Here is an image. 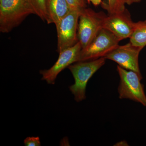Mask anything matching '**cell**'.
Returning a JSON list of instances; mask_svg holds the SVG:
<instances>
[{"label":"cell","mask_w":146,"mask_h":146,"mask_svg":"<svg viewBox=\"0 0 146 146\" xmlns=\"http://www.w3.org/2000/svg\"><path fill=\"white\" fill-rule=\"evenodd\" d=\"M116 146H128V144L126 141H123L117 143L115 145Z\"/></svg>","instance_id":"cell-18"},{"label":"cell","mask_w":146,"mask_h":146,"mask_svg":"<svg viewBox=\"0 0 146 146\" xmlns=\"http://www.w3.org/2000/svg\"><path fill=\"white\" fill-rule=\"evenodd\" d=\"M130 42L136 46L143 48L146 46V20L135 23Z\"/></svg>","instance_id":"cell-11"},{"label":"cell","mask_w":146,"mask_h":146,"mask_svg":"<svg viewBox=\"0 0 146 146\" xmlns=\"http://www.w3.org/2000/svg\"><path fill=\"white\" fill-rule=\"evenodd\" d=\"M32 14L35 13L31 0H0V31L10 32Z\"/></svg>","instance_id":"cell-1"},{"label":"cell","mask_w":146,"mask_h":146,"mask_svg":"<svg viewBox=\"0 0 146 146\" xmlns=\"http://www.w3.org/2000/svg\"><path fill=\"white\" fill-rule=\"evenodd\" d=\"M134 26L135 23L126 10L106 16L103 24V28L111 32L121 41L130 37Z\"/></svg>","instance_id":"cell-9"},{"label":"cell","mask_w":146,"mask_h":146,"mask_svg":"<svg viewBox=\"0 0 146 146\" xmlns=\"http://www.w3.org/2000/svg\"><path fill=\"white\" fill-rule=\"evenodd\" d=\"M104 14L89 8H84L80 13L78 37L82 48H84L93 41L103 28Z\"/></svg>","instance_id":"cell-4"},{"label":"cell","mask_w":146,"mask_h":146,"mask_svg":"<svg viewBox=\"0 0 146 146\" xmlns=\"http://www.w3.org/2000/svg\"><path fill=\"white\" fill-rule=\"evenodd\" d=\"M24 144L26 146H40L41 145L39 137H27L24 140Z\"/></svg>","instance_id":"cell-15"},{"label":"cell","mask_w":146,"mask_h":146,"mask_svg":"<svg viewBox=\"0 0 146 146\" xmlns=\"http://www.w3.org/2000/svg\"><path fill=\"white\" fill-rule=\"evenodd\" d=\"M82 49L81 45L78 42L73 46L59 53L58 59L51 68L40 71L42 80H45L49 84H54L58 75L61 71L73 63L78 62Z\"/></svg>","instance_id":"cell-7"},{"label":"cell","mask_w":146,"mask_h":146,"mask_svg":"<svg viewBox=\"0 0 146 146\" xmlns=\"http://www.w3.org/2000/svg\"><path fill=\"white\" fill-rule=\"evenodd\" d=\"M35 15L44 21H46V3L47 0H31Z\"/></svg>","instance_id":"cell-12"},{"label":"cell","mask_w":146,"mask_h":146,"mask_svg":"<svg viewBox=\"0 0 146 146\" xmlns=\"http://www.w3.org/2000/svg\"><path fill=\"white\" fill-rule=\"evenodd\" d=\"M120 41L121 40L111 32L102 29L93 41L81 50L78 62L104 57L119 46Z\"/></svg>","instance_id":"cell-5"},{"label":"cell","mask_w":146,"mask_h":146,"mask_svg":"<svg viewBox=\"0 0 146 146\" xmlns=\"http://www.w3.org/2000/svg\"><path fill=\"white\" fill-rule=\"evenodd\" d=\"M81 10L72 9L70 13L56 24L57 35V51L59 53L73 46L78 42L77 32Z\"/></svg>","instance_id":"cell-6"},{"label":"cell","mask_w":146,"mask_h":146,"mask_svg":"<svg viewBox=\"0 0 146 146\" xmlns=\"http://www.w3.org/2000/svg\"><path fill=\"white\" fill-rule=\"evenodd\" d=\"M72 9L81 10L86 8L85 0H67Z\"/></svg>","instance_id":"cell-14"},{"label":"cell","mask_w":146,"mask_h":146,"mask_svg":"<svg viewBox=\"0 0 146 146\" xmlns=\"http://www.w3.org/2000/svg\"><path fill=\"white\" fill-rule=\"evenodd\" d=\"M141 0H124L125 4L130 5L133 3L139 2Z\"/></svg>","instance_id":"cell-17"},{"label":"cell","mask_w":146,"mask_h":146,"mask_svg":"<svg viewBox=\"0 0 146 146\" xmlns=\"http://www.w3.org/2000/svg\"><path fill=\"white\" fill-rule=\"evenodd\" d=\"M106 8L109 14L120 13L126 10L124 0H107Z\"/></svg>","instance_id":"cell-13"},{"label":"cell","mask_w":146,"mask_h":146,"mask_svg":"<svg viewBox=\"0 0 146 146\" xmlns=\"http://www.w3.org/2000/svg\"><path fill=\"white\" fill-rule=\"evenodd\" d=\"M143 48L134 46L129 42L123 46L119 45L104 57L106 59L115 61L119 66L126 70L134 71L141 75L138 57Z\"/></svg>","instance_id":"cell-8"},{"label":"cell","mask_w":146,"mask_h":146,"mask_svg":"<svg viewBox=\"0 0 146 146\" xmlns=\"http://www.w3.org/2000/svg\"><path fill=\"white\" fill-rule=\"evenodd\" d=\"M104 57L88 61H79L68 67L72 74L75 83L70 87V91L77 102L86 98L87 82L93 75L105 63Z\"/></svg>","instance_id":"cell-2"},{"label":"cell","mask_w":146,"mask_h":146,"mask_svg":"<svg viewBox=\"0 0 146 146\" xmlns=\"http://www.w3.org/2000/svg\"><path fill=\"white\" fill-rule=\"evenodd\" d=\"M72 9L67 0H47V23L56 25L70 13Z\"/></svg>","instance_id":"cell-10"},{"label":"cell","mask_w":146,"mask_h":146,"mask_svg":"<svg viewBox=\"0 0 146 146\" xmlns=\"http://www.w3.org/2000/svg\"><path fill=\"white\" fill-rule=\"evenodd\" d=\"M89 3H92L94 5L98 6L102 3V0H87Z\"/></svg>","instance_id":"cell-16"},{"label":"cell","mask_w":146,"mask_h":146,"mask_svg":"<svg viewBox=\"0 0 146 146\" xmlns=\"http://www.w3.org/2000/svg\"><path fill=\"white\" fill-rule=\"evenodd\" d=\"M117 70L120 78L118 88L119 98L131 100L146 106V96L141 82V75L119 65Z\"/></svg>","instance_id":"cell-3"}]
</instances>
